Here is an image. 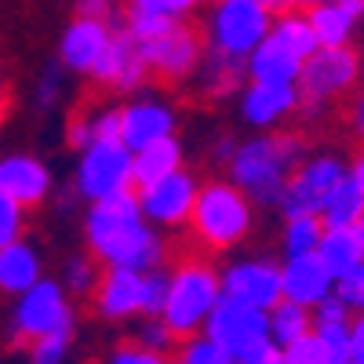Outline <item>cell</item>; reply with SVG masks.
<instances>
[{
	"instance_id": "6da1fadb",
	"label": "cell",
	"mask_w": 364,
	"mask_h": 364,
	"mask_svg": "<svg viewBox=\"0 0 364 364\" xmlns=\"http://www.w3.org/2000/svg\"><path fill=\"white\" fill-rule=\"evenodd\" d=\"M87 255L106 269H161L168 259V240L142 219L135 193H117L109 200L87 204L84 211Z\"/></svg>"
},
{
	"instance_id": "7a4b0ae2",
	"label": "cell",
	"mask_w": 364,
	"mask_h": 364,
	"mask_svg": "<svg viewBox=\"0 0 364 364\" xmlns=\"http://www.w3.org/2000/svg\"><path fill=\"white\" fill-rule=\"evenodd\" d=\"M302 161L306 139L299 132H266L237 146L230 182L252 200V208H281V193Z\"/></svg>"
},
{
	"instance_id": "3957f363",
	"label": "cell",
	"mask_w": 364,
	"mask_h": 364,
	"mask_svg": "<svg viewBox=\"0 0 364 364\" xmlns=\"http://www.w3.org/2000/svg\"><path fill=\"white\" fill-rule=\"evenodd\" d=\"M190 230L200 248L226 252L255 230V208L230 178H211L197 190Z\"/></svg>"
},
{
	"instance_id": "277c9868",
	"label": "cell",
	"mask_w": 364,
	"mask_h": 364,
	"mask_svg": "<svg viewBox=\"0 0 364 364\" xmlns=\"http://www.w3.org/2000/svg\"><path fill=\"white\" fill-rule=\"evenodd\" d=\"M223 299V281L204 259H178L171 269V284H168V302L161 321L175 339H193L211 317L215 302Z\"/></svg>"
},
{
	"instance_id": "5b68a950",
	"label": "cell",
	"mask_w": 364,
	"mask_h": 364,
	"mask_svg": "<svg viewBox=\"0 0 364 364\" xmlns=\"http://www.w3.org/2000/svg\"><path fill=\"white\" fill-rule=\"evenodd\" d=\"M269 26H273L269 0H223V4L208 8L200 33L211 51H223L230 58L248 63L252 51L269 37Z\"/></svg>"
},
{
	"instance_id": "8992f818",
	"label": "cell",
	"mask_w": 364,
	"mask_h": 364,
	"mask_svg": "<svg viewBox=\"0 0 364 364\" xmlns=\"http://www.w3.org/2000/svg\"><path fill=\"white\" fill-rule=\"evenodd\" d=\"M63 331H77V310L55 277H44L41 284H33L26 295L15 299V306L8 314L11 343L33 346L48 336H63Z\"/></svg>"
},
{
	"instance_id": "52a82bcc",
	"label": "cell",
	"mask_w": 364,
	"mask_h": 364,
	"mask_svg": "<svg viewBox=\"0 0 364 364\" xmlns=\"http://www.w3.org/2000/svg\"><path fill=\"white\" fill-rule=\"evenodd\" d=\"M346 161L339 154H317L306 157L288 178V186L281 193V215L284 219H321V211L328 197L346 182Z\"/></svg>"
},
{
	"instance_id": "ba28073f",
	"label": "cell",
	"mask_w": 364,
	"mask_h": 364,
	"mask_svg": "<svg viewBox=\"0 0 364 364\" xmlns=\"http://www.w3.org/2000/svg\"><path fill=\"white\" fill-rule=\"evenodd\" d=\"M204 339L240 364L245 357L269 346V317L262 310H252L245 302H233L223 295L211 317L204 321Z\"/></svg>"
},
{
	"instance_id": "9c48e42d",
	"label": "cell",
	"mask_w": 364,
	"mask_h": 364,
	"mask_svg": "<svg viewBox=\"0 0 364 364\" xmlns=\"http://www.w3.org/2000/svg\"><path fill=\"white\" fill-rule=\"evenodd\" d=\"M132 161L135 157L120 142H95V146H87L84 154H80L70 186L87 204L109 200L117 193H132V186H135Z\"/></svg>"
},
{
	"instance_id": "30bf717a",
	"label": "cell",
	"mask_w": 364,
	"mask_h": 364,
	"mask_svg": "<svg viewBox=\"0 0 364 364\" xmlns=\"http://www.w3.org/2000/svg\"><path fill=\"white\" fill-rule=\"evenodd\" d=\"M360 80V55L353 48H317L299 73V102L310 106H331L336 99L350 95Z\"/></svg>"
},
{
	"instance_id": "8fae6325",
	"label": "cell",
	"mask_w": 364,
	"mask_h": 364,
	"mask_svg": "<svg viewBox=\"0 0 364 364\" xmlns=\"http://www.w3.org/2000/svg\"><path fill=\"white\" fill-rule=\"evenodd\" d=\"M208 44H204V33L200 26L193 22H182L175 26L171 33L157 37L142 44V58H146V70L161 77L164 84H182V80H193L197 77V66L204 58Z\"/></svg>"
},
{
	"instance_id": "7c38bea8",
	"label": "cell",
	"mask_w": 364,
	"mask_h": 364,
	"mask_svg": "<svg viewBox=\"0 0 364 364\" xmlns=\"http://www.w3.org/2000/svg\"><path fill=\"white\" fill-rule=\"evenodd\" d=\"M219 281H223V295H226V299L245 302V306L262 310V314H269V310L284 299L281 266L273 262V259H266V255L230 262V266L219 273Z\"/></svg>"
},
{
	"instance_id": "4fadbf2b",
	"label": "cell",
	"mask_w": 364,
	"mask_h": 364,
	"mask_svg": "<svg viewBox=\"0 0 364 364\" xmlns=\"http://www.w3.org/2000/svg\"><path fill=\"white\" fill-rule=\"evenodd\" d=\"M197 190L200 182L193 171H175L168 178H161L157 186H146L139 190V208H142V219L149 226H161V230H182L193 215V204H197Z\"/></svg>"
},
{
	"instance_id": "5bb4252c",
	"label": "cell",
	"mask_w": 364,
	"mask_h": 364,
	"mask_svg": "<svg viewBox=\"0 0 364 364\" xmlns=\"http://www.w3.org/2000/svg\"><path fill=\"white\" fill-rule=\"evenodd\" d=\"M175 128H178V113L161 95H142V99H132L128 106H120V146L132 157L142 154L146 146L175 139Z\"/></svg>"
},
{
	"instance_id": "9a60e30c",
	"label": "cell",
	"mask_w": 364,
	"mask_h": 364,
	"mask_svg": "<svg viewBox=\"0 0 364 364\" xmlns=\"http://www.w3.org/2000/svg\"><path fill=\"white\" fill-rule=\"evenodd\" d=\"M99 87H109V91H139L149 77L146 70V58H142V44L128 33L124 26L109 33V44L102 48L95 70L87 73Z\"/></svg>"
},
{
	"instance_id": "2e32d148",
	"label": "cell",
	"mask_w": 364,
	"mask_h": 364,
	"mask_svg": "<svg viewBox=\"0 0 364 364\" xmlns=\"http://www.w3.org/2000/svg\"><path fill=\"white\" fill-rule=\"evenodd\" d=\"M0 193L18 208H41L55 193L51 168L33 154H4L0 157Z\"/></svg>"
},
{
	"instance_id": "e0dca14e",
	"label": "cell",
	"mask_w": 364,
	"mask_h": 364,
	"mask_svg": "<svg viewBox=\"0 0 364 364\" xmlns=\"http://www.w3.org/2000/svg\"><path fill=\"white\" fill-rule=\"evenodd\" d=\"M124 15V29L139 41V44H149L164 33H171L175 26L190 22L197 15V4L193 0H132V4L120 8Z\"/></svg>"
},
{
	"instance_id": "ac0fdd59",
	"label": "cell",
	"mask_w": 364,
	"mask_h": 364,
	"mask_svg": "<svg viewBox=\"0 0 364 364\" xmlns=\"http://www.w3.org/2000/svg\"><path fill=\"white\" fill-rule=\"evenodd\" d=\"M91 314L99 321H132L142 314V273L102 269L99 288L91 291Z\"/></svg>"
},
{
	"instance_id": "d6986e66",
	"label": "cell",
	"mask_w": 364,
	"mask_h": 364,
	"mask_svg": "<svg viewBox=\"0 0 364 364\" xmlns=\"http://www.w3.org/2000/svg\"><path fill=\"white\" fill-rule=\"evenodd\" d=\"M237 113L248 128H259L262 135L269 128L284 124L288 117L299 109V91L295 87H277V84H245V91L237 95Z\"/></svg>"
},
{
	"instance_id": "ffe728a7",
	"label": "cell",
	"mask_w": 364,
	"mask_h": 364,
	"mask_svg": "<svg viewBox=\"0 0 364 364\" xmlns=\"http://www.w3.org/2000/svg\"><path fill=\"white\" fill-rule=\"evenodd\" d=\"M281 284H284V302H295L302 310H317L328 295H336V277L324 269L317 255L288 259L281 266Z\"/></svg>"
},
{
	"instance_id": "44dd1931",
	"label": "cell",
	"mask_w": 364,
	"mask_h": 364,
	"mask_svg": "<svg viewBox=\"0 0 364 364\" xmlns=\"http://www.w3.org/2000/svg\"><path fill=\"white\" fill-rule=\"evenodd\" d=\"M109 33L113 29L106 22H91V18L73 15V22L63 29V37H58V58L55 63L70 73H91L102 48L109 44Z\"/></svg>"
},
{
	"instance_id": "7402d4cb",
	"label": "cell",
	"mask_w": 364,
	"mask_h": 364,
	"mask_svg": "<svg viewBox=\"0 0 364 364\" xmlns=\"http://www.w3.org/2000/svg\"><path fill=\"white\" fill-rule=\"evenodd\" d=\"M360 15L364 0H321V4L306 8V22L317 37V48H350Z\"/></svg>"
},
{
	"instance_id": "603a6c76",
	"label": "cell",
	"mask_w": 364,
	"mask_h": 364,
	"mask_svg": "<svg viewBox=\"0 0 364 364\" xmlns=\"http://www.w3.org/2000/svg\"><path fill=\"white\" fill-rule=\"evenodd\" d=\"M245 80H248V63L240 58H230L223 51H204L200 66H197V91L208 99V102H219V99H230V95H240L245 91Z\"/></svg>"
},
{
	"instance_id": "cb8c5ba5",
	"label": "cell",
	"mask_w": 364,
	"mask_h": 364,
	"mask_svg": "<svg viewBox=\"0 0 364 364\" xmlns=\"http://www.w3.org/2000/svg\"><path fill=\"white\" fill-rule=\"evenodd\" d=\"M41 281H44V262H41L37 245L15 240V245L0 248V295L18 299Z\"/></svg>"
},
{
	"instance_id": "d4e9b609",
	"label": "cell",
	"mask_w": 364,
	"mask_h": 364,
	"mask_svg": "<svg viewBox=\"0 0 364 364\" xmlns=\"http://www.w3.org/2000/svg\"><path fill=\"white\" fill-rule=\"evenodd\" d=\"M299 73H302V63H299L291 51H284L273 37H266V41L252 51V58H248V77H252V84L295 87V84H299Z\"/></svg>"
},
{
	"instance_id": "484cf974",
	"label": "cell",
	"mask_w": 364,
	"mask_h": 364,
	"mask_svg": "<svg viewBox=\"0 0 364 364\" xmlns=\"http://www.w3.org/2000/svg\"><path fill=\"white\" fill-rule=\"evenodd\" d=\"M317 259L324 262V269L336 281H343L346 273H353L364 262V237L360 230H324L321 245H317Z\"/></svg>"
},
{
	"instance_id": "4316f807",
	"label": "cell",
	"mask_w": 364,
	"mask_h": 364,
	"mask_svg": "<svg viewBox=\"0 0 364 364\" xmlns=\"http://www.w3.org/2000/svg\"><path fill=\"white\" fill-rule=\"evenodd\" d=\"M182 142L178 139H164L157 146H146L142 154H135L132 161V171H135V186L146 190V186H157L161 178L182 171Z\"/></svg>"
},
{
	"instance_id": "83f0119b",
	"label": "cell",
	"mask_w": 364,
	"mask_h": 364,
	"mask_svg": "<svg viewBox=\"0 0 364 364\" xmlns=\"http://www.w3.org/2000/svg\"><path fill=\"white\" fill-rule=\"evenodd\" d=\"M266 317H269V346H277V350L299 343L302 336H310V331H314V314L295 306V302H284V299Z\"/></svg>"
},
{
	"instance_id": "f1b7e54d",
	"label": "cell",
	"mask_w": 364,
	"mask_h": 364,
	"mask_svg": "<svg viewBox=\"0 0 364 364\" xmlns=\"http://www.w3.org/2000/svg\"><path fill=\"white\" fill-rule=\"evenodd\" d=\"M360 219H364V193L346 175L343 186L328 197V204L321 211V226L324 230H353V226H360Z\"/></svg>"
},
{
	"instance_id": "f546056e",
	"label": "cell",
	"mask_w": 364,
	"mask_h": 364,
	"mask_svg": "<svg viewBox=\"0 0 364 364\" xmlns=\"http://www.w3.org/2000/svg\"><path fill=\"white\" fill-rule=\"evenodd\" d=\"M99 277H102V266L91 259L87 252H77V255H66L63 262V277H58V284H63L66 295H77V299H91V291L99 288Z\"/></svg>"
},
{
	"instance_id": "4dcf8cb0",
	"label": "cell",
	"mask_w": 364,
	"mask_h": 364,
	"mask_svg": "<svg viewBox=\"0 0 364 364\" xmlns=\"http://www.w3.org/2000/svg\"><path fill=\"white\" fill-rule=\"evenodd\" d=\"M324 237L321 219H284L281 230V248L288 259H302V255H317V245Z\"/></svg>"
},
{
	"instance_id": "1f68e13d",
	"label": "cell",
	"mask_w": 364,
	"mask_h": 364,
	"mask_svg": "<svg viewBox=\"0 0 364 364\" xmlns=\"http://www.w3.org/2000/svg\"><path fill=\"white\" fill-rule=\"evenodd\" d=\"M63 95H66V70L58 66V63H48L41 70L37 84H33V109L51 113L58 102H63Z\"/></svg>"
},
{
	"instance_id": "d6a6232c",
	"label": "cell",
	"mask_w": 364,
	"mask_h": 364,
	"mask_svg": "<svg viewBox=\"0 0 364 364\" xmlns=\"http://www.w3.org/2000/svg\"><path fill=\"white\" fill-rule=\"evenodd\" d=\"M168 284H171V269L168 266L142 273V317L161 321L164 302H168Z\"/></svg>"
},
{
	"instance_id": "836d02e7",
	"label": "cell",
	"mask_w": 364,
	"mask_h": 364,
	"mask_svg": "<svg viewBox=\"0 0 364 364\" xmlns=\"http://www.w3.org/2000/svg\"><path fill=\"white\" fill-rule=\"evenodd\" d=\"M314 336L324 346L331 364H346L350 360V324H314Z\"/></svg>"
},
{
	"instance_id": "e575fe53",
	"label": "cell",
	"mask_w": 364,
	"mask_h": 364,
	"mask_svg": "<svg viewBox=\"0 0 364 364\" xmlns=\"http://www.w3.org/2000/svg\"><path fill=\"white\" fill-rule=\"evenodd\" d=\"M135 346H142V350H149V353H157V357H168V350L175 346V336L168 331L164 321L142 317L139 328H135Z\"/></svg>"
},
{
	"instance_id": "d590c367",
	"label": "cell",
	"mask_w": 364,
	"mask_h": 364,
	"mask_svg": "<svg viewBox=\"0 0 364 364\" xmlns=\"http://www.w3.org/2000/svg\"><path fill=\"white\" fill-rule=\"evenodd\" d=\"M73 336H77V331H63V336H48V339L33 343V346H29V360L26 364H66Z\"/></svg>"
},
{
	"instance_id": "8d00e7d4",
	"label": "cell",
	"mask_w": 364,
	"mask_h": 364,
	"mask_svg": "<svg viewBox=\"0 0 364 364\" xmlns=\"http://www.w3.org/2000/svg\"><path fill=\"white\" fill-rule=\"evenodd\" d=\"M15 240H26V208L0 193V248L15 245Z\"/></svg>"
},
{
	"instance_id": "74e56055",
	"label": "cell",
	"mask_w": 364,
	"mask_h": 364,
	"mask_svg": "<svg viewBox=\"0 0 364 364\" xmlns=\"http://www.w3.org/2000/svg\"><path fill=\"white\" fill-rule=\"evenodd\" d=\"M175 364H237V360H230L219 346H211L204 336H193V339L182 343V350H178V360H175Z\"/></svg>"
},
{
	"instance_id": "f35d334b",
	"label": "cell",
	"mask_w": 364,
	"mask_h": 364,
	"mask_svg": "<svg viewBox=\"0 0 364 364\" xmlns=\"http://www.w3.org/2000/svg\"><path fill=\"white\" fill-rule=\"evenodd\" d=\"M336 299L343 302L353 317L364 314V262H360L353 273H346L343 281H336Z\"/></svg>"
},
{
	"instance_id": "ab89813d",
	"label": "cell",
	"mask_w": 364,
	"mask_h": 364,
	"mask_svg": "<svg viewBox=\"0 0 364 364\" xmlns=\"http://www.w3.org/2000/svg\"><path fill=\"white\" fill-rule=\"evenodd\" d=\"M281 360H284V364H331L314 331H310V336H302L299 343L284 346V350H281Z\"/></svg>"
},
{
	"instance_id": "60d3db41",
	"label": "cell",
	"mask_w": 364,
	"mask_h": 364,
	"mask_svg": "<svg viewBox=\"0 0 364 364\" xmlns=\"http://www.w3.org/2000/svg\"><path fill=\"white\" fill-rule=\"evenodd\" d=\"M66 142H70L73 149H80V154H84L87 146H95V120H91V109H80V113L70 117Z\"/></svg>"
},
{
	"instance_id": "b9f144b4",
	"label": "cell",
	"mask_w": 364,
	"mask_h": 364,
	"mask_svg": "<svg viewBox=\"0 0 364 364\" xmlns=\"http://www.w3.org/2000/svg\"><path fill=\"white\" fill-rule=\"evenodd\" d=\"M106 364H171V360L149 353V350H142L135 343H120V346H113V353L106 357Z\"/></svg>"
},
{
	"instance_id": "7bdbcfd3",
	"label": "cell",
	"mask_w": 364,
	"mask_h": 364,
	"mask_svg": "<svg viewBox=\"0 0 364 364\" xmlns=\"http://www.w3.org/2000/svg\"><path fill=\"white\" fill-rule=\"evenodd\" d=\"M350 321H353V314L343 306L336 295H328L321 306L314 310V324H350Z\"/></svg>"
},
{
	"instance_id": "ee69618b",
	"label": "cell",
	"mask_w": 364,
	"mask_h": 364,
	"mask_svg": "<svg viewBox=\"0 0 364 364\" xmlns=\"http://www.w3.org/2000/svg\"><path fill=\"white\" fill-rule=\"evenodd\" d=\"M117 11H120V8H117V4H109V0H80V4H77V18L106 22V26H109V18H113Z\"/></svg>"
},
{
	"instance_id": "f6af8a7d",
	"label": "cell",
	"mask_w": 364,
	"mask_h": 364,
	"mask_svg": "<svg viewBox=\"0 0 364 364\" xmlns=\"http://www.w3.org/2000/svg\"><path fill=\"white\" fill-rule=\"evenodd\" d=\"M237 139L233 135H219L215 142H211V161H215V164H223V168H230L233 164V157H237Z\"/></svg>"
},
{
	"instance_id": "bcb514c9",
	"label": "cell",
	"mask_w": 364,
	"mask_h": 364,
	"mask_svg": "<svg viewBox=\"0 0 364 364\" xmlns=\"http://www.w3.org/2000/svg\"><path fill=\"white\" fill-rule=\"evenodd\" d=\"M350 360L364 364V314L350 321Z\"/></svg>"
},
{
	"instance_id": "7dc6e473",
	"label": "cell",
	"mask_w": 364,
	"mask_h": 364,
	"mask_svg": "<svg viewBox=\"0 0 364 364\" xmlns=\"http://www.w3.org/2000/svg\"><path fill=\"white\" fill-rule=\"evenodd\" d=\"M350 128H353L357 139H364V87L357 91L353 102H350Z\"/></svg>"
},
{
	"instance_id": "c3c4849f",
	"label": "cell",
	"mask_w": 364,
	"mask_h": 364,
	"mask_svg": "<svg viewBox=\"0 0 364 364\" xmlns=\"http://www.w3.org/2000/svg\"><path fill=\"white\" fill-rule=\"evenodd\" d=\"M346 171H350V182H353V186L364 193V146L357 149V154L350 157V164H346Z\"/></svg>"
},
{
	"instance_id": "681fc988",
	"label": "cell",
	"mask_w": 364,
	"mask_h": 364,
	"mask_svg": "<svg viewBox=\"0 0 364 364\" xmlns=\"http://www.w3.org/2000/svg\"><path fill=\"white\" fill-rule=\"evenodd\" d=\"M240 364H284V360H281V350H277V346H266V350H259V353L245 357Z\"/></svg>"
},
{
	"instance_id": "f907efd6",
	"label": "cell",
	"mask_w": 364,
	"mask_h": 364,
	"mask_svg": "<svg viewBox=\"0 0 364 364\" xmlns=\"http://www.w3.org/2000/svg\"><path fill=\"white\" fill-rule=\"evenodd\" d=\"M77 200H80V197H77V190H73V186H66L63 193H58V200H55V208H58V215H70V211L77 208Z\"/></svg>"
},
{
	"instance_id": "816d5d0a",
	"label": "cell",
	"mask_w": 364,
	"mask_h": 364,
	"mask_svg": "<svg viewBox=\"0 0 364 364\" xmlns=\"http://www.w3.org/2000/svg\"><path fill=\"white\" fill-rule=\"evenodd\" d=\"M8 117V77H4V66H0V124Z\"/></svg>"
},
{
	"instance_id": "f5cc1de1",
	"label": "cell",
	"mask_w": 364,
	"mask_h": 364,
	"mask_svg": "<svg viewBox=\"0 0 364 364\" xmlns=\"http://www.w3.org/2000/svg\"><path fill=\"white\" fill-rule=\"evenodd\" d=\"M357 230H360V237H364V219H360V226H357Z\"/></svg>"
},
{
	"instance_id": "db71d44e",
	"label": "cell",
	"mask_w": 364,
	"mask_h": 364,
	"mask_svg": "<svg viewBox=\"0 0 364 364\" xmlns=\"http://www.w3.org/2000/svg\"><path fill=\"white\" fill-rule=\"evenodd\" d=\"M346 364H357V360H346Z\"/></svg>"
},
{
	"instance_id": "11a10c76",
	"label": "cell",
	"mask_w": 364,
	"mask_h": 364,
	"mask_svg": "<svg viewBox=\"0 0 364 364\" xmlns=\"http://www.w3.org/2000/svg\"><path fill=\"white\" fill-rule=\"evenodd\" d=\"M360 18H364V15H360Z\"/></svg>"
}]
</instances>
